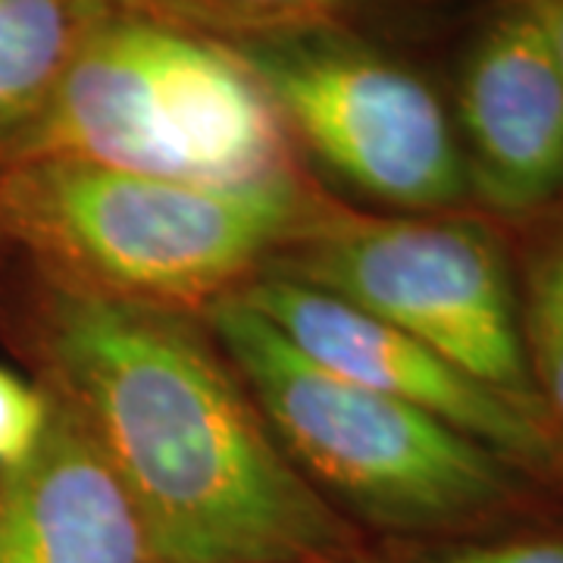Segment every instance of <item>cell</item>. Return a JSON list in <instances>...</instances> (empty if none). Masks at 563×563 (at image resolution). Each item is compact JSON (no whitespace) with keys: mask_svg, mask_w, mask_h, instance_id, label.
<instances>
[{"mask_svg":"<svg viewBox=\"0 0 563 563\" xmlns=\"http://www.w3.org/2000/svg\"><path fill=\"white\" fill-rule=\"evenodd\" d=\"M0 332L117 476L147 563H379L288 461L201 317L20 266L0 282Z\"/></svg>","mask_w":563,"mask_h":563,"instance_id":"obj_1","label":"cell"},{"mask_svg":"<svg viewBox=\"0 0 563 563\" xmlns=\"http://www.w3.org/2000/svg\"><path fill=\"white\" fill-rule=\"evenodd\" d=\"M344 210L303 173L220 188L73 161L0 166V254L66 288L188 317Z\"/></svg>","mask_w":563,"mask_h":563,"instance_id":"obj_2","label":"cell"},{"mask_svg":"<svg viewBox=\"0 0 563 563\" xmlns=\"http://www.w3.org/2000/svg\"><path fill=\"white\" fill-rule=\"evenodd\" d=\"M307 483L363 532L435 542L554 520L526 470L303 357L242 298L201 317Z\"/></svg>","mask_w":563,"mask_h":563,"instance_id":"obj_3","label":"cell"},{"mask_svg":"<svg viewBox=\"0 0 563 563\" xmlns=\"http://www.w3.org/2000/svg\"><path fill=\"white\" fill-rule=\"evenodd\" d=\"M32 161L220 188L303 173L261 81L222 41L120 7L0 166Z\"/></svg>","mask_w":563,"mask_h":563,"instance_id":"obj_4","label":"cell"},{"mask_svg":"<svg viewBox=\"0 0 563 563\" xmlns=\"http://www.w3.org/2000/svg\"><path fill=\"white\" fill-rule=\"evenodd\" d=\"M266 273L361 307L470 379L551 420L526 361L514 266L483 222L448 213L373 217L347 207Z\"/></svg>","mask_w":563,"mask_h":563,"instance_id":"obj_5","label":"cell"},{"mask_svg":"<svg viewBox=\"0 0 563 563\" xmlns=\"http://www.w3.org/2000/svg\"><path fill=\"white\" fill-rule=\"evenodd\" d=\"M225 47L261 81L295 147L363 198L444 213L470 195L457 129L439 91L357 32Z\"/></svg>","mask_w":563,"mask_h":563,"instance_id":"obj_6","label":"cell"},{"mask_svg":"<svg viewBox=\"0 0 563 563\" xmlns=\"http://www.w3.org/2000/svg\"><path fill=\"white\" fill-rule=\"evenodd\" d=\"M235 298L322 369L439 417L517 463L539 485H563V439L554 422L470 379L401 329L335 295L269 273Z\"/></svg>","mask_w":563,"mask_h":563,"instance_id":"obj_7","label":"cell"},{"mask_svg":"<svg viewBox=\"0 0 563 563\" xmlns=\"http://www.w3.org/2000/svg\"><path fill=\"white\" fill-rule=\"evenodd\" d=\"M454 129L492 210L532 217L563 195V63L526 0H504L466 47Z\"/></svg>","mask_w":563,"mask_h":563,"instance_id":"obj_8","label":"cell"},{"mask_svg":"<svg viewBox=\"0 0 563 563\" xmlns=\"http://www.w3.org/2000/svg\"><path fill=\"white\" fill-rule=\"evenodd\" d=\"M0 563H147L122 485L54 398L35 454L0 473Z\"/></svg>","mask_w":563,"mask_h":563,"instance_id":"obj_9","label":"cell"},{"mask_svg":"<svg viewBox=\"0 0 563 563\" xmlns=\"http://www.w3.org/2000/svg\"><path fill=\"white\" fill-rule=\"evenodd\" d=\"M113 10L110 0H0V161Z\"/></svg>","mask_w":563,"mask_h":563,"instance_id":"obj_10","label":"cell"},{"mask_svg":"<svg viewBox=\"0 0 563 563\" xmlns=\"http://www.w3.org/2000/svg\"><path fill=\"white\" fill-rule=\"evenodd\" d=\"M120 10L198 32L203 38H285L303 32H354L363 13L388 0H110Z\"/></svg>","mask_w":563,"mask_h":563,"instance_id":"obj_11","label":"cell"},{"mask_svg":"<svg viewBox=\"0 0 563 563\" xmlns=\"http://www.w3.org/2000/svg\"><path fill=\"white\" fill-rule=\"evenodd\" d=\"M517 298L532 383L544 413L563 432V217L542 222L526 244Z\"/></svg>","mask_w":563,"mask_h":563,"instance_id":"obj_12","label":"cell"},{"mask_svg":"<svg viewBox=\"0 0 563 563\" xmlns=\"http://www.w3.org/2000/svg\"><path fill=\"white\" fill-rule=\"evenodd\" d=\"M379 563H563V520L435 542H398V554H379Z\"/></svg>","mask_w":563,"mask_h":563,"instance_id":"obj_13","label":"cell"},{"mask_svg":"<svg viewBox=\"0 0 563 563\" xmlns=\"http://www.w3.org/2000/svg\"><path fill=\"white\" fill-rule=\"evenodd\" d=\"M51 398L38 383H25L0 366V473L25 463L44 439Z\"/></svg>","mask_w":563,"mask_h":563,"instance_id":"obj_14","label":"cell"},{"mask_svg":"<svg viewBox=\"0 0 563 563\" xmlns=\"http://www.w3.org/2000/svg\"><path fill=\"white\" fill-rule=\"evenodd\" d=\"M526 3L544 22V29H548V35L554 41V47H558L563 63V0H526Z\"/></svg>","mask_w":563,"mask_h":563,"instance_id":"obj_15","label":"cell"}]
</instances>
